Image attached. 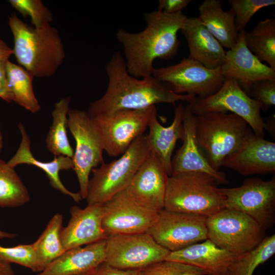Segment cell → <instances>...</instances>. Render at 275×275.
<instances>
[{
	"label": "cell",
	"mask_w": 275,
	"mask_h": 275,
	"mask_svg": "<svg viewBox=\"0 0 275 275\" xmlns=\"http://www.w3.org/2000/svg\"><path fill=\"white\" fill-rule=\"evenodd\" d=\"M105 70L108 86L104 95L90 104L87 112L91 117L120 110L144 109L157 103H189L195 98L175 93L152 75L141 79L133 77L128 72L125 59L119 52L112 55Z\"/></svg>",
	"instance_id": "6da1fadb"
},
{
	"label": "cell",
	"mask_w": 275,
	"mask_h": 275,
	"mask_svg": "<svg viewBox=\"0 0 275 275\" xmlns=\"http://www.w3.org/2000/svg\"><path fill=\"white\" fill-rule=\"evenodd\" d=\"M146 26L137 33L121 29L116 34L122 44L128 72L133 77L152 75L156 59L170 60L180 46L177 33L187 17L182 12L169 14L158 10L144 14Z\"/></svg>",
	"instance_id": "7a4b0ae2"
},
{
	"label": "cell",
	"mask_w": 275,
	"mask_h": 275,
	"mask_svg": "<svg viewBox=\"0 0 275 275\" xmlns=\"http://www.w3.org/2000/svg\"><path fill=\"white\" fill-rule=\"evenodd\" d=\"M8 24L14 39L13 53L21 67L34 77L54 74L65 58L58 30L50 24L30 26L15 14L9 17Z\"/></svg>",
	"instance_id": "3957f363"
},
{
	"label": "cell",
	"mask_w": 275,
	"mask_h": 275,
	"mask_svg": "<svg viewBox=\"0 0 275 275\" xmlns=\"http://www.w3.org/2000/svg\"><path fill=\"white\" fill-rule=\"evenodd\" d=\"M215 179L202 172H185L169 177L164 208L206 216L225 208L224 197Z\"/></svg>",
	"instance_id": "277c9868"
},
{
	"label": "cell",
	"mask_w": 275,
	"mask_h": 275,
	"mask_svg": "<svg viewBox=\"0 0 275 275\" xmlns=\"http://www.w3.org/2000/svg\"><path fill=\"white\" fill-rule=\"evenodd\" d=\"M197 142L210 165L220 171L224 159L240 146L249 127L239 116L210 113L196 116Z\"/></svg>",
	"instance_id": "5b68a950"
},
{
	"label": "cell",
	"mask_w": 275,
	"mask_h": 275,
	"mask_svg": "<svg viewBox=\"0 0 275 275\" xmlns=\"http://www.w3.org/2000/svg\"><path fill=\"white\" fill-rule=\"evenodd\" d=\"M151 152L145 135L135 139L117 159L94 168L86 200L89 205H102L128 186Z\"/></svg>",
	"instance_id": "8992f818"
},
{
	"label": "cell",
	"mask_w": 275,
	"mask_h": 275,
	"mask_svg": "<svg viewBox=\"0 0 275 275\" xmlns=\"http://www.w3.org/2000/svg\"><path fill=\"white\" fill-rule=\"evenodd\" d=\"M206 227L208 239L235 255L252 250L266 237L265 230L251 217L227 208L207 216Z\"/></svg>",
	"instance_id": "52a82bcc"
},
{
	"label": "cell",
	"mask_w": 275,
	"mask_h": 275,
	"mask_svg": "<svg viewBox=\"0 0 275 275\" xmlns=\"http://www.w3.org/2000/svg\"><path fill=\"white\" fill-rule=\"evenodd\" d=\"M67 126L76 145L72 158L78 181L82 199H86L92 170L103 163V145L99 129L87 111L70 109L68 113Z\"/></svg>",
	"instance_id": "ba28073f"
},
{
	"label": "cell",
	"mask_w": 275,
	"mask_h": 275,
	"mask_svg": "<svg viewBox=\"0 0 275 275\" xmlns=\"http://www.w3.org/2000/svg\"><path fill=\"white\" fill-rule=\"evenodd\" d=\"M225 208L240 211L257 222L264 230L275 222V177L264 181L251 177L238 187L219 188Z\"/></svg>",
	"instance_id": "9c48e42d"
},
{
	"label": "cell",
	"mask_w": 275,
	"mask_h": 275,
	"mask_svg": "<svg viewBox=\"0 0 275 275\" xmlns=\"http://www.w3.org/2000/svg\"><path fill=\"white\" fill-rule=\"evenodd\" d=\"M188 105L196 116L210 113H231L248 123L258 136L265 135L264 121L259 103L248 96L234 79L225 78L221 88L205 98L195 97Z\"/></svg>",
	"instance_id": "30bf717a"
},
{
	"label": "cell",
	"mask_w": 275,
	"mask_h": 275,
	"mask_svg": "<svg viewBox=\"0 0 275 275\" xmlns=\"http://www.w3.org/2000/svg\"><path fill=\"white\" fill-rule=\"evenodd\" d=\"M152 76L169 85L178 94L205 98L216 93L222 86L225 77L221 67L209 69L189 57L177 64L154 68Z\"/></svg>",
	"instance_id": "8fae6325"
},
{
	"label": "cell",
	"mask_w": 275,
	"mask_h": 275,
	"mask_svg": "<svg viewBox=\"0 0 275 275\" xmlns=\"http://www.w3.org/2000/svg\"><path fill=\"white\" fill-rule=\"evenodd\" d=\"M155 105L142 109L120 110L91 117L100 131L104 150L116 157L123 154L133 141L143 134Z\"/></svg>",
	"instance_id": "7c38bea8"
},
{
	"label": "cell",
	"mask_w": 275,
	"mask_h": 275,
	"mask_svg": "<svg viewBox=\"0 0 275 275\" xmlns=\"http://www.w3.org/2000/svg\"><path fill=\"white\" fill-rule=\"evenodd\" d=\"M170 252L146 232L114 234L105 239L104 262L119 268L141 269L166 260Z\"/></svg>",
	"instance_id": "4fadbf2b"
},
{
	"label": "cell",
	"mask_w": 275,
	"mask_h": 275,
	"mask_svg": "<svg viewBox=\"0 0 275 275\" xmlns=\"http://www.w3.org/2000/svg\"><path fill=\"white\" fill-rule=\"evenodd\" d=\"M207 217L163 209L146 232L160 245L175 252L208 239Z\"/></svg>",
	"instance_id": "5bb4252c"
},
{
	"label": "cell",
	"mask_w": 275,
	"mask_h": 275,
	"mask_svg": "<svg viewBox=\"0 0 275 275\" xmlns=\"http://www.w3.org/2000/svg\"><path fill=\"white\" fill-rule=\"evenodd\" d=\"M102 227L107 236L146 232L156 222L158 212L136 203L122 191L102 205Z\"/></svg>",
	"instance_id": "9a60e30c"
},
{
	"label": "cell",
	"mask_w": 275,
	"mask_h": 275,
	"mask_svg": "<svg viewBox=\"0 0 275 275\" xmlns=\"http://www.w3.org/2000/svg\"><path fill=\"white\" fill-rule=\"evenodd\" d=\"M169 176L158 156L150 152L122 191L139 205L154 212L164 208Z\"/></svg>",
	"instance_id": "2e32d148"
},
{
	"label": "cell",
	"mask_w": 275,
	"mask_h": 275,
	"mask_svg": "<svg viewBox=\"0 0 275 275\" xmlns=\"http://www.w3.org/2000/svg\"><path fill=\"white\" fill-rule=\"evenodd\" d=\"M222 167L243 176L275 172V143L257 135L249 126L239 147L223 160Z\"/></svg>",
	"instance_id": "e0dca14e"
},
{
	"label": "cell",
	"mask_w": 275,
	"mask_h": 275,
	"mask_svg": "<svg viewBox=\"0 0 275 275\" xmlns=\"http://www.w3.org/2000/svg\"><path fill=\"white\" fill-rule=\"evenodd\" d=\"M245 31L238 33L236 44L226 51L221 67L225 78L234 79L248 95L255 82L262 79H275V71L261 62L247 48L244 41Z\"/></svg>",
	"instance_id": "ac0fdd59"
},
{
	"label": "cell",
	"mask_w": 275,
	"mask_h": 275,
	"mask_svg": "<svg viewBox=\"0 0 275 275\" xmlns=\"http://www.w3.org/2000/svg\"><path fill=\"white\" fill-rule=\"evenodd\" d=\"M196 118L187 104L184 107L183 117V143L172 160V175L185 172H202L213 177L217 183L227 184L229 182L225 173L214 170L199 148L196 133Z\"/></svg>",
	"instance_id": "d6986e66"
},
{
	"label": "cell",
	"mask_w": 275,
	"mask_h": 275,
	"mask_svg": "<svg viewBox=\"0 0 275 275\" xmlns=\"http://www.w3.org/2000/svg\"><path fill=\"white\" fill-rule=\"evenodd\" d=\"M70 213L69 222L60 233L65 251L106 238L102 227V205H88L83 209L74 205L71 207Z\"/></svg>",
	"instance_id": "ffe728a7"
},
{
	"label": "cell",
	"mask_w": 275,
	"mask_h": 275,
	"mask_svg": "<svg viewBox=\"0 0 275 275\" xmlns=\"http://www.w3.org/2000/svg\"><path fill=\"white\" fill-rule=\"evenodd\" d=\"M180 31L187 43L189 58L209 69L221 67L226 51L198 17H187Z\"/></svg>",
	"instance_id": "44dd1931"
},
{
	"label": "cell",
	"mask_w": 275,
	"mask_h": 275,
	"mask_svg": "<svg viewBox=\"0 0 275 275\" xmlns=\"http://www.w3.org/2000/svg\"><path fill=\"white\" fill-rule=\"evenodd\" d=\"M18 127L21 134V142L15 154L7 162L8 164L14 168L21 164H26L40 169L46 174L53 188L71 197L75 202H80L82 198L79 192L74 193L68 190L62 182L59 176L61 171L73 169L72 158L61 155L54 156L53 159L49 162L39 160L32 152L30 139L24 126L19 123Z\"/></svg>",
	"instance_id": "7402d4cb"
},
{
	"label": "cell",
	"mask_w": 275,
	"mask_h": 275,
	"mask_svg": "<svg viewBox=\"0 0 275 275\" xmlns=\"http://www.w3.org/2000/svg\"><path fill=\"white\" fill-rule=\"evenodd\" d=\"M184 110L183 104H178L175 107L172 123L170 126L164 127L158 121L156 109L148 124L149 133L145 135L151 152L158 156L169 176L172 174V156L173 151L177 141H182L184 136Z\"/></svg>",
	"instance_id": "603a6c76"
},
{
	"label": "cell",
	"mask_w": 275,
	"mask_h": 275,
	"mask_svg": "<svg viewBox=\"0 0 275 275\" xmlns=\"http://www.w3.org/2000/svg\"><path fill=\"white\" fill-rule=\"evenodd\" d=\"M105 259V239L66 251L36 275H79L95 269Z\"/></svg>",
	"instance_id": "cb8c5ba5"
},
{
	"label": "cell",
	"mask_w": 275,
	"mask_h": 275,
	"mask_svg": "<svg viewBox=\"0 0 275 275\" xmlns=\"http://www.w3.org/2000/svg\"><path fill=\"white\" fill-rule=\"evenodd\" d=\"M236 255L217 246L207 239L184 249L171 252L166 260L200 268L208 275H227L228 267Z\"/></svg>",
	"instance_id": "d4e9b609"
},
{
	"label": "cell",
	"mask_w": 275,
	"mask_h": 275,
	"mask_svg": "<svg viewBox=\"0 0 275 275\" xmlns=\"http://www.w3.org/2000/svg\"><path fill=\"white\" fill-rule=\"evenodd\" d=\"M199 19L224 48L229 49L236 44L239 33L231 8L225 11L221 0H205L199 5Z\"/></svg>",
	"instance_id": "484cf974"
},
{
	"label": "cell",
	"mask_w": 275,
	"mask_h": 275,
	"mask_svg": "<svg viewBox=\"0 0 275 275\" xmlns=\"http://www.w3.org/2000/svg\"><path fill=\"white\" fill-rule=\"evenodd\" d=\"M70 97L61 99L54 105L52 112V123L46 135L45 142L48 150L54 156H65L72 158L74 151L68 140L67 128Z\"/></svg>",
	"instance_id": "4316f807"
},
{
	"label": "cell",
	"mask_w": 275,
	"mask_h": 275,
	"mask_svg": "<svg viewBox=\"0 0 275 275\" xmlns=\"http://www.w3.org/2000/svg\"><path fill=\"white\" fill-rule=\"evenodd\" d=\"M6 70L12 101L32 113L38 112L41 106L33 90V75L9 60L6 64Z\"/></svg>",
	"instance_id": "83f0119b"
},
{
	"label": "cell",
	"mask_w": 275,
	"mask_h": 275,
	"mask_svg": "<svg viewBox=\"0 0 275 275\" xmlns=\"http://www.w3.org/2000/svg\"><path fill=\"white\" fill-rule=\"evenodd\" d=\"M244 41L253 54L275 71L274 18L260 21L251 32H245Z\"/></svg>",
	"instance_id": "f1b7e54d"
},
{
	"label": "cell",
	"mask_w": 275,
	"mask_h": 275,
	"mask_svg": "<svg viewBox=\"0 0 275 275\" xmlns=\"http://www.w3.org/2000/svg\"><path fill=\"white\" fill-rule=\"evenodd\" d=\"M62 223V214L54 215L38 239L33 243L38 261L39 272L66 251L60 237Z\"/></svg>",
	"instance_id": "f546056e"
},
{
	"label": "cell",
	"mask_w": 275,
	"mask_h": 275,
	"mask_svg": "<svg viewBox=\"0 0 275 275\" xmlns=\"http://www.w3.org/2000/svg\"><path fill=\"white\" fill-rule=\"evenodd\" d=\"M30 200L29 190L15 168L0 158V207H19Z\"/></svg>",
	"instance_id": "4dcf8cb0"
},
{
	"label": "cell",
	"mask_w": 275,
	"mask_h": 275,
	"mask_svg": "<svg viewBox=\"0 0 275 275\" xmlns=\"http://www.w3.org/2000/svg\"><path fill=\"white\" fill-rule=\"evenodd\" d=\"M275 254V235L266 236L252 250L236 255L229 265L227 275H253L255 270Z\"/></svg>",
	"instance_id": "1f68e13d"
},
{
	"label": "cell",
	"mask_w": 275,
	"mask_h": 275,
	"mask_svg": "<svg viewBox=\"0 0 275 275\" xmlns=\"http://www.w3.org/2000/svg\"><path fill=\"white\" fill-rule=\"evenodd\" d=\"M0 261L16 263L39 272L38 261L33 243L13 247L0 245Z\"/></svg>",
	"instance_id": "d6a6232c"
},
{
	"label": "cell",
	"mask_w": 275,
	"mask_h": 275,
	"mask_svg": "<svg viewBox=\"0 0 275 275\" xmlns=\"http://www.w3.org/2000/svg\"><path fill=\"white\" fill-rule=\"evenodd\" d=\"M228 2L235 13V25L238 33L245 30L257 12L275 4L274 0H229Z\"/></svg>",
	"instance_id": "836d02e7"
},
{
	"label": "cell",
	"mask_w": 275,
	"mask_h": 275,
	"mask_svg": "<svg viewBox=\"0 0 275 275\" xmlns=\"http://www.w3.org/2000/svg\"><path fill=\"white\" fill-rule=\"evenodd\" d=\"M139 275H208L205 270L182 262L164 260L140 269Z\"/></svg>",
	"instance_id": "e575fe53"
},
{
	"label": "cell",
	"mask_w": 275,
	"mask_h": 275,
	"mask_svg": "<svg viewBox=\"0 0 275 275\" xmlns=\"http://www.w3.org/2000/svg\"><path fill=\"white\" fill-rule=\"evenodd\" d=\"M9 2L22 15L29 16L35 28L50 24L53 20L51 13L40 0H10Z\"/></svg>",
	"instance_id": "d590c367"
},
{
	"label": "cell",
	"mask_w": 275,
	"mask_h": 275,
	"mask_svg": "<svg viewBox=\"0 0 275 275\" xmlns=\"http://www.w3.org/2000/svg\"><path fill=\"white\" fill-rule=\"evenodd\" d=\"M248 96L257 101L263 111L275 105V79L258 80L252 86Z\"/></svg>",
	"instance_id": "8d00e7d4"
},
{
	"label": "cell",
	"mask_w": 275,
	"mask_h": 275,
	"mask_svg": "<svg viewBox=\"0 0 275 275\" xmlns=\"http://www.w3.org/2000/svg\"><path fill=\"white\" fill-rule=\"evenodd\" d=\"M191 0H159L158 10L169 14L182 12L191 2Z\"/></svg>",
	"instance_id": "74e56055"
},
{
	"label": "cell",
	"mask_w": 275,
	"mask_h": 275,
	"mask_svg": "<svg viewBox=\"0 0 275 275\" xmlns=\"http://www.w3.org/2000/svg\"><path fill=\"white\" fill-rule=\"evenodd\" d=\"M139 270L119 268L104 262L93 270V275H139Z\"/></svg>",
	"instance_id": "f35d334b"
},
{
	"label": "cell",
	"mask_w": 275,
	"mask_h": 275,
	"mask_svg": "<svg viewBox=\"0 0 275 275\" xmlns=\"http://www.w3.org/2000/svg\"><path fill=\"white\" fill-rule=\"evenodd\" d=\"M6 64H0V98L10 103L13 101L7 80Z\"/></svg>",
	"instance_id": "ab89813d"
},
{
	"label": "cell",
	"mask_w": 275,
	"mask_h": 275,
	"mask_svg": "<svg viewBox=\"0 0 275 275\" xmlns=\"http://www.w3.org/2000/svg\"><path fill=\"white\" fill-rule=\"evenodd\" d=\"M12 54L13 49L0 38V64H6Z\"/></svg>",
	"instance_id": "60d3db41"
},
{
	"label": "cell",
	"mask_w": 275,
	"mask_h": 275,
	"mask_svg": "<svg viewBox=\"0 0 275 275\" xmlns=\"http://www.w3.org/2000/svg\"><path fill=\"white\" fill-rule=\"evenodd\" d=\"M264 130H267L272 138L275 136V116L272 115L264 121Z\"/></svg>",
	"instance_id": "b9f144b4"
},
{
	"label": "cell",
	"mask_w": 275,
	"mask_h": 275,
	"mask_svg": "<svg viewBox=\"0 0 275 275\" xmlns=\"http://www.w3.org/2000/svg\"><path fill=\"white\" fill-rule=\"evenodd\" d=\"M0 275H15L10 263L0 261Z\"/></svg>",
	"instance_id": "7bdbcfd3"
},
{
	"label": "cell",
	"mask_w": 275,
	"mask_h": 275,
	"mask_svg": "<svg viewBox=\"0 0 275 275\" xmlns=\"http://www.w3.org/2000/svg\"><path fill=\"white\" fill-rule=\"evenodd\" d=\"M16 236V235L12 233L4 232L0 230V239L12 238Z\"/></svg>",
	"instance_id": "ee69618b"
},
{
	"label": "cell",
	"mask_w": 275,
	"mask_h": 275,
	"mask_svg": "<svg viewBox=\"0 0 275 275\" xmlns=\"http://www.w3.org/2000/svg\"><path fill=\"white\" fill-rule=\"evenodd\" d=\"M3 146H4L3 136L2 132L1 130V123H0V153L1 152L2 150L3 149Z\"/></svg>",
	"instance_id": "f6af8a7d"
},
{
	"label": "cell",
	"mask_w": 275,
	"mask_h": 275,
	"mask_svg": "<svg viewBox=\"0 0 275 275\" xmlns=\"http://www.w3.org/2000/svg\"><path fill=\"white\" fill-rule=\"evenodd\" d=\"M79 275H93V270L91 271L90 272L85 273H82V274H79Z\"/></svg>",
	"instance_id": "bcb514c9"
}]
</instances>
